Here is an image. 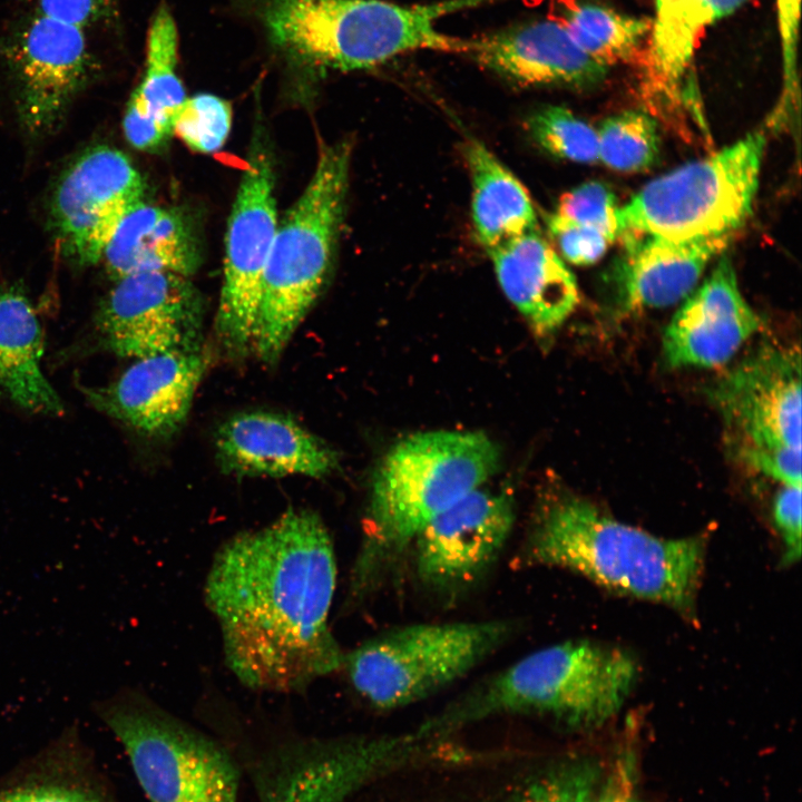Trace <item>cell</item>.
<instances>
[{"instance_id": "obj_1", "label": "cell", "mask_w": 802, "mask_h": 802, "mask_svg": "<svg viewBox=\"0 0 802 802\" xmlns=\"http://www.w3.org/2000/svg\"><path fill=\"white\" fill-rule=\"evenodd\" d=\"M336 573L329 530L305 508L218 549L205 602L221 628L225 663L243 685L296 692L343 667L329 624Z\"/></svg>"}, {"instance_id": "obj_2", "label": "cell", "mask_w": 802, "mask_h": 802, "mask_svg": "<svg viewBox=\"0 0 802 802\" xmlns=\"http://www.w3.org/2000/svg\"><path fill=\"white\" fill-rule=\"evenodd\" d=\"M704 555L702 537L659 538L561 493L539 507L518 560L568 569L613 591L688 613Z\"/></svg>"}, {"instance_id": "obj_3", "label": "cell", "mask_w": 802, "mask_h": 802, "mask_svg": "<svg viewBox=\"0 0 802 802\" xmlns=\"http://www.w3.org/2000/svg\"><path fill=\"white\" fill-rule=\"evenodd\" d=\"M482 432L427 431L398 442L376 468L351 591L360 597L411 547L420 530L499 466Z\"/></svg>"}, {"instance_id": "obj_4", "label": "cell", "mask_w": 802, "mask_h": 802, "mask_svg": "<svg viewBox=\"0 0 802 802\" xmlns=\"http://www.w3.org/2000/svg\"><path fill=\"white\" fill-rule=\"evenodd\" d=\"M352 144L324 145L301 196L278 223L263 275L251 351L274 365L320 296L345 212Z\"/></svg>"}, {"instance_id": "obj_5", "label": "cell", "mask_w": 802, "mask_h": 802, "mask_svg": "<svg viewBox=\"0 0 802 802\" xmlns=\"http://www.w3.org/2000/svg\"><path fill=\"white\" fill-rule=\"evenodd\" d=\"M272 45L294 62L344 71L429 49L468 53V40L434 26L444 6L385 0H254Z\"/></svg>"}, {"instance_id": "obj_6", "label": "cell", "mask_w": 802, "mask_h": 802, "mask_svg": "<svg viewBox=\"0 0 802 802\" xmlns=\"http://www.w3.org/2000/svg\"><path fill=\"white\" fill-rule=\"evenodd\" d=\"M637 674L633 657L589 640L535 651L483 681L432 721L443 731L495 713H541L597 725L624 704Z\"/></svg>"}, {"instance_id": "obj_7", "label": "cell", "mask_w": 802, "mask_h": 802, "mask_svg": "<svg viewBox=\"0 0 802 802\" xmlns=\"http://www.w3.org/2000/svg\"><path fill=\"white\" fill-rule=\"evenodd\" d=\"M765 146L754 130L649 182L618 207V236H733L752 212Z\"/></svg>"}, {"instance_id": "obj_8", "label": "cell", "mask_w": 802, "mask_h": 802, "mask_svg": "<svg viewBox=\"0 0 802 802\" xmlns=\"http://www.w3.org/2000/svg\"><path fill=\"white\" fill-rule=\"evenodd\" d=\"M515 628L507 619L402 626L344 655L343 667L370 704L397 708L468 674L506 643Z\"/></svg>"}, {"instance_id": "obj_9", "label": "cell", "mask_w": 802, "mask_h": 802, "mask_svg": "<svg viewBox=\"0 0 802 802\" xmlns=\"http://www.w3.org/2000/svg\"><path fill=\"white\" fill-rule=\"evenodd\" d=\"M734 453L782 485L801 486V355L765 342L710 390Z\"/></svg>"}, {"instance_id": "obj_10", "label": "cell", "mask_w": 802, "mask_h": 802, "mask_svg": "<svg viewBox=\"0 0 802 802\" xmlns=\"http://www.w3.org/2000/svg\"><path fill=\"white\" fill-rule=\"evenodd\" d=\"M95 707L124 745L150 802H238L237 771L205 735L131 691Z\"/></svg>"}, {"instance_id": "obj_11", "label": "cell", "mask_w": 802, "mask_h": 802, "mask_svg": "<svg viewBox=\"0 0 802 802\" xmlns=\"http://www.w3.org/2000/svg\"><path fill=\"white\" fill-rule=\"evenodd\" d=\"M274 158L257 127L226 236L215 332L224 351L245 356L252 346L263 275L277 231Z\"/></svg>"}, {"instance_id": "obj_12", "label": "cell", "mask_w": 802, "mask_h": 802, "mask_svg": "<svg viewBox=\"0 0 802 802\" xmlns=\"http://www.w3.org/2000/svg\"><path fill=\"white\" fill-rule=\"evenodd\" d=\"M115 281L94 317L100 348L136 360L202 348L204 302L189 277L146 272Z\"/></svg>"}, {"instance_id": "obj_13", "label": "cell", "mask_w": 802, "mask_h": 802, "mask_svg": "<svg viewBox=\"0 0 802 802\" xmlns=\"http://www.w3.org/2000/svg\"><path fill=\"white\" fill-rule=\"evenodd\" d=\"M20 121L31 136L52 131L92 69L86 29L31 12L4 45Z\"/></svg>"}, {"instance_id": "obj_14", "label": "cell", "mask_w": 802, "mask_h": 802, "mask_svg": "<svg viewBox=\"0 0 802 802\" xmlns=\"http://www.w3.org/2000/svg\"><path fill=\"white\" fill-rule=\"evenodd\" d=\"M145 182L130 159L109 146L81 154L59 179L50 206L51 224L62 253L78 265H91L125 215L144 200Z\"/></svg>"}, {"instance_id": "obj_15", "label": "cell", "mask_w": 802, "mask_h": 802, "mask_svg": "<svg viewBox=\"0 0 802 802\" xmlns=\"http://www.w3.org/2000/svg\"><path fill=\"white\" fill-rule=\"evenodd\" d=\"M515 522L507 491L482 486L434 517L411 544L420 583L436 591L463 588L489 569Z\"/></svg>"}, {"instance_id": "obj_16", "label": "cell", "mask_w": 802, "mask_h": 802, "mask_svg": "<svg viewBox=\"0 0 802 802\" xmlns=\"http://www.w3.org/2000/svg\"><path fill=\"white\" fill-rule=\"evenodd\" d=\"M208 364L203 348L164 352L137 359L107 385L81 390L98 411L144 436L167 439L185 423Z\"/></svg>"}, {"instance_id": "obj_17", "label": "cell", "mask_w": 802, "mask_h": 802, "mask_svg": "<svg viewBox=\"0 0 802 802\" xmlns=\"http://www.w3.org/2000/svg\"><path fill=\"white\" fill-rule=\"evenodd\" d=\"M760 324L741 293L732 262L722 257L665 327L664 360L677 369L724 365Z\"/></svg>"}, {"instance_id": "obj_18", "label": "cell", "mask_w": 802, "mask_h": 802, "mask_svg": "<svg viewBox=\"0 0 802 802\" xmlns=\"http://www.w3.org/2000/svg\"><path fill=\"white\" fill-rule=\"evenodd\" d=\"M225 473L246 477L324 478L339 468L338 452L295 420L270 411L239 412L215 434Z\"/></svg>"}, {"instance_id": "obj_19", "label": "cell", "mask_w": 802, "mask_h": 802, "mask_svg": "<svg viewBox=\"0 0 802 802\" xmlns=\"http://www.w3.org/2000/svg\"><path fill=\"white\" fill-rule=\"evenodd\" d=\"M731 238L730 235L693 239L626 236L625 254L612 276L618 309L633 313L683 301Z\"/></svg>"}, {"instance_id": "obj_20", "label": "cell", "mask_w": 802, "mask_h": 802, "mask_svg": "<svg viewBox=\"0 0 802 802\" xmlns=\"http://www.w3.org/2000/svg\"><path fill=\"white\" fill-rule=\"evenodd\" d=\"M468 41L476 61L521 85L590 87L608 71L558 21L530 22Z\"/></svg>"}, {"instance_id": "obj_21", "label": "cell", "mask_w": 802, "mask_h": 802, "mask_svg": "<svg viewBox=\"0 0 802 802\" xmlns=\"http://www.w3.org/2000/svg\"><path fill=\"white\" fill-rule=\"evenodd\" d=\"M501 290L539 335L556 331L579 301L577 282L538 231L488 252Z\"/></svg>"}, {"instance_id": "obj_22", "label": "cell", "mask_w": 802, "mask_h": 802, "mask_svg": "<svg viewBox=\"0 0 802 802\" xmlns=\"http://www.w3.org/2000/svg\"><path fill=\"white\" fill-rule=\"evenodd\" d=\"M101 258L115 280L146 272L189 277L199 267L202 255L185 214L143 200L121 219Z\"/></svg>"}, {"instance_id": "obj_23", "label": "cell", "mask_w": 802, "mask_h": 802, "mask_svg": "<svg viewBox=\"0 0 802 802\" xmlns=\"http://www.w3.org/2000/svg\"><path fill=\"white\" fill-rule=\"evenodd\" d=\"M655 16L644 59L651 101L676 108L683 85L705 29L728 17L747 0H654Z\"/></svg>"}, {"instance_id": "obj_24", "label": "cell", "mask_w": 802, "mask_h": 802, "mask_svg": "<svg viewBox=\"0 0 802 802\" xmlns=\"http://www.w3.org/2000/svg\"><path fill=\"white\" fill-rule=\"evenodd\" d=\"M177 62L176 25L169 11L160 8L148 31L145 74L129 99L123 121L126 139L137 149L158 148L173 134L174 117L187 97Z\"/></svg>"}, {"instance_id": "obj_25", "label": "cell", "mask_w": 802, "mask_h": 802, "mask_svg": "<svg viewBox=\"0 0 802 802\" xmlns=\"http://www.w3.org/2000/svg\"><path fill=\"white\" fill-rule=\"evenodd\" d=\"M42 330L36 311L17 286L0 288V395L42 415H61L62 400L41 370Z\"/></svg>"}, {"instance_id": "obj_26", "label": "cell", "mask_w": 802, "mask_h": 802, "mask_svg": "<svg viewBox=\"0 0 802 802\" xmlns=\"http://www.w3.org/2000/svg\"><path fill=\"white\" fill-rule=\"evenodd\" d=\"M464 158L471 178L472 225L488 252L538 231L528 190L482 143L468 140Z\"/></svg>"}, {"instance_id": "obj_27", "label": "cell", "mask_w": 802, "mask_h": 802, "mask_svg": "<svg viewBox=\"0 0 802 802\" xmlns=\"http://www.w3.org/2000/svg\"><path fill=\"white\" fill-rule=\"evenodd\" d=\"M564 26L595 61L607 68L632 60L651 31L652 20L619 13L596 3H578L567 8Z\"/></svg>"}, {"instance_id": "obj_28", "label": "cell", "mask_w": 802, "mask_h": 802, "mask_svg": "<svg viewBox=\"0 0 802 802\" xmlns=\"http://www.w3.org/2000/svg\"><path fill=\"white\" fill-rule=\"evenodd\" d=\"M598 160L620 172L649 168L659 154L656 121L640 110H627L603 121L597 130Z\"/></svg>"}, {"instance_id": "obj_29", "label": "cell", "mask_w": 802, "mask_h": 802, "mask_svg": "<svg viewBox=\"0 0 802 802\" xmlns=\"http://www.w3.org/2000/svg\"><path fill=\"white\" fill-rule=\"evenodd\" d=\"M525 125L531 139L552 156L584 164L598 160L597 130L568 108L542 107Z\"/></svg>"}, {"instance_id": "obj_30", "label": "cell", "mask_w": 802, "mask_h": 802, "mask_svg": "<svg viewBox=\"0 0 802 802\" xmlns=\"http://www.w3.org/2000/svg\"><path fill=\"white\" fill-rule=\"evenodd\" d=\"M232 127V108L228 101L211 94L186 97L178 108L173 134L192 150L209 154L225 144Z\"/></svg>"}, {"instance_id": "obj_31", "label": "cell", "mask_w": 802, "mask_h": 802, "mask_svg": "<svg viewBox=\"0 0 802 802\" xmlns=\"http://www.w3.org/2000/svg\"><path fill=\"white\" fill-rule=\"evenodd\" d=\"M615 195L599 182H588L561 195L552 215L596 228L613 241L618 237Z\"/></svg>"}, {"instance_id": "obj_32", "label": "cell", "mask_w": 802, "mask_h": 802, "mask_svg": "<svg viewBox=\"0 0 802 802\" xmlns=\"http://www.w3.org/2000/svg\"><path fill=\"white\" fill-rule=\"evenodd\" d=\"M598 776L589 763L566 766L529 785L515 802H593Z\"/></svg>"}, {"instance_id": "obj_33", "label": "cell", "mask_w": 802, "mask_h": 802, "mask_svg": "<svg viewBox=\"0 0 802 802\" xmlns=\"http://www.w3.org/2000/svg\"><path fill=\"white\" fill-rule=\"evenodd\" d=\"M548 229L563 257L575 265H590L600 260L613 239L603 232L574 224L550 214Z\"/></svg>"}, {"instance_id": "obj_34", "label": "cell", "mask_w": 802, "mask_h": 802, "mask_svg": "<svg viewBox=\"0 0 802 802\" xmlns=\"http://www.w3.org/2000/svg\"><path fill=\"white\" fill-rule=\"evenodd\" d=\"M776 19L783 66V94L780 109L791 107L798 99V53L801 0H775Z\"/></svg>"}, {"instance_id": "obj_35", "label": "cell", "mask_w": 802, "mask_h": 802, "mask_svg": "<svg viewBox=\"0 0 802 802\" xmlns=\"http://www.w3.org/2000/svg\"><path fill=\"white\" fill-rule=\"evenodd\" d=\"M32 12L82 28L114 17L117 0H27Z\"/></svg>"}, {"instance_id": "obj_36", "label": "cell", "mask_w": 802, "mask_h": 802, "mask_svg": "<svg viewBox=\"0 0 802 802\" xmlns=\"http://www.w3.org/2000/svg\"><path fill=\"white\" fill-rule=\"evenodd\" d=\"M773 519L784 545V564L801 556V486L782 485L773 503Z\"/></svg>"}, {"instance_id": "obj_37", "label": "cell", "mask_w": 802, "mask_h": 802, "mask_svg": "<svg viewBox=\"0 0 802 802\" xmlns=\"http://www.w3.org/2000/svg\"><path fill=\"white\" fill-rule=\"evenodd\" d=\"M0 802H106L88 790L66 785L17 789L0 795Z\"/></svg>"}, {"instance_id": "obj_38", "label": "cell", "mask_w": 802, "mask_h": 802, "mask_svg": "<svg viewBox=\"0 0 802 802\" xmlns=\"http://www.w3.org/2000/svg\"><path fill=\"white\" fill-rule=\"evenodd\" d=\"M624 774L625 773L622 774L623 777L620 781H614L612 785L607 788L596 801L593 800V802H633L626 789L627 781Z\"/></svg>"}]
</instances>
